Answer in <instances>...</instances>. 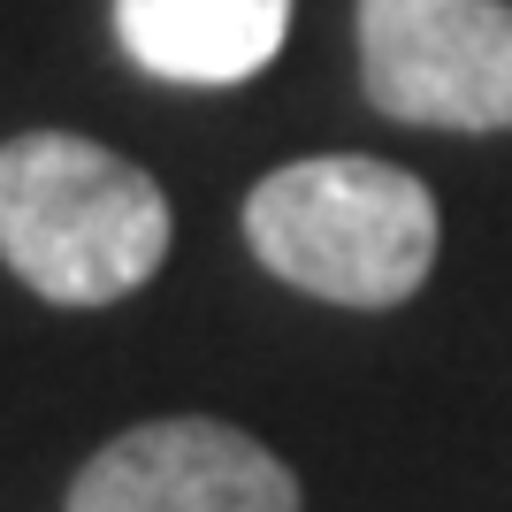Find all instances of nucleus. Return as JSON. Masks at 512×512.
<instances>
[{
	"label": "nucleus",
	"instance_id": "f257e3e1",
	"mask_svg": "<svg viewBox=\"0 0 512 512\" xmlns=\"http://www.w3.org/2000/svg\"><path fill=\"white\" fill-rule=\"evenodd\" d=\"M169 199L138 161L77 130L0 146V260L54 306H115L169 260Z\"/></svg>",
	"mask_w": 512,
	"mask_h": 512
},
{
	"label": "nucleus",
	"instance_id": "f03ea898",
	"mask_svg": "<svg viewBox=\"0 0 512 512\" xmlns=\"http://www.w3.org/2000/svg\"><path fill=\"white\" fill-rule=\"evenodd\" d=\"M245 245L276 283L329 306H398L436 268V199L375 153L283 161L245 192Z\"/></svg>",
	"mask_w": 512,
	"mask_h": 512
},
{
	"label": "nucleus",
	"instance_id": "7ed1b4c3",
	"mask_svg": "<svg viewBox=\"0 0 512 512\" xmlns=\"http://www.w3.org/2000/svg\"><path fill=\"white\" fill-rule=\"evenodd\" d=\"M360 85L390 123L512 130V8L360 0Z\"/></svg>",
	"mask_w": 512,
	"mask_h": 512
},
{
	"label": "nucleus",
	"instance_id": "20e7f679",
	"mask_svg": "<svg viewBox=\"0 0 512 512\" xmlns=\"http://www.w3.org/2000/svg\"><path fill=\"white\" fill-rule=\"evenodd\" d=\"M62 512H299V474L245 428L169 413L92 451Z\"/></svg>",
	"mask_w": 512,
	"mask_h": 512
},
{
	"label": "nucleus",
	"instance_id": "39448f33",
	"mask_svg": "<svg viewBox=\"0 0 512 512\" xmlns=\"http://www.w3.org/2000/svg\"><path fill=\"white\" fill-rule=\"evenodd\" d=\"M115 39L161 85H245L283 54L291 0H115Z\"/></svg>",
	"mask_w": 512,
	"mask_h": 512
}]
</instances>
